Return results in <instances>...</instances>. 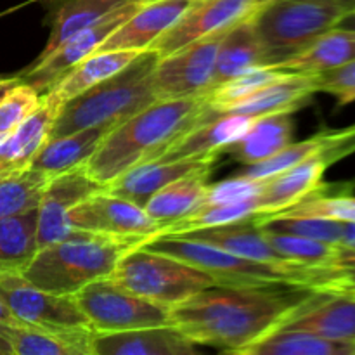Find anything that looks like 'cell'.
<instances>
[{
  "mask_svg": "<svg viewBox=\"0 0 355 355\" xmlns=\"http://www.w3.org/2000/svg\"><path fill=\"white\" fill-rule=\"evenodd\" d=\"M318 290L293 283L215 284L170 311V324L198 345L241 354L307 302Z\"/></svg>",
  "mask_w": 355,
  "mask_h": 355,
  "instance_id": "1",
  "label": "cell"
},
{
  "mask_svg": "<svg viewBox=\"0 0 355 355\" xmlns=\"http://www.w3.org/2000/svg\"><path fill=\"white\" fill-rule=\"evenodd\" d=\"M205 96L155 101L118 123L96 149L85 168L106 186L127 170L162 158L184 134L205 121Z\"/></svg>",
  "mask_w": 355,
  "mask_h": 355,
  "instance_id": "2",
  "label": "cell"
},
{
  "mask_svg": "<svg viewBox=\"0 0 355 355\" xmlns=\"http://www.w3.org/2000/svg\"><path fill=\"white\" fill-rule=\"evenodd\" d=\"M144 243L148 239L118 238L75 229L68 238L38 248L21 274L45 291L75 295L89 283L110 277L116 263Z\"/></svg>",
  "mask_w": 355,
  "mask_h": 355,
  "instance_id": "3",
  "label": "cell"
},
{
  "mask_svg": "<svg viewBox=\"0 0 355 355\" xmlns=\"http://www.w3.org/2000/svg\"><path fill=\"white\" fill-rule=\"evenodd\" d=\"M158 59V54L148 49L116 75L64 101L51 139L94 125H118L158 101L153 89V73Z\"/></svg>",
  "mask_w": 355,
  "mask_h": 355,
  "instance_id": "4",
  "label": "cell"
},
{
  "mask_svg": "<svg viewBox=\"0 0 355 355\" xmlns=\"http://www.w3.org/2000/svg\"><path fill=\"white\" fill-rule=\"evenodd\" d=\"M347 10L335 0H269L252 17L267 66L300 54Z\"/></svg>",
  "mask_w": 355,
  "mask_h": 355,
  "instance_id": "5",
  "label": "cell"
},
{
  "mask_svg": "<svg viewBox=\"0 0 355 355\" xmlns=\"http://www.w3.org/2000/svg\"><path fill=\"white\" fill-rule=\"evenodd\" d=\"M110 277L125 290L168 309L189 300L205 288L222 284L200 267L144 246L130 250Z\"/></svg>",
  "mask_w": 355,
  "mask_h": 355,
  "instance_id": "6",
  "label": "cell"
},
{
  "mask_svg": "<svg viewBox=\"0 0 355 355\" xmlns=\"http://www.w3.org/2000/svg\"><path fill=\"white\" fill-rule=\"evenodd\" d=\"M75 298L94 333L170 324L172 309L125 290L111 277L89 283L76 291Z\"/></svg>",
  "mask_w": 355,
  "mask_h": 355,
  "instance_id": "7",
  "label": "cell"
},
{
  "mask_svg": "<svg viewBox=\"0 0 355 355\" xmlns=\"http://www.w3.org/2000/svg\"><path fill=\"white\" fill-rule=\"evenodd\" d=\"M224 33L208 35L173 54L159 58L153 73L156 99H186L207 94L214 85L215 61Z\"/></svg>",
  "mask_w": 355,
  "mask_h": 355,
  "instance_id": "8",
  "label": "cell"
},
{
  "mask_svg": "<svg viewBox=\"0 0 355 355\" xmlns=\"http://www.w3.org/2000/svg\"><path fill=\"white\" fill-rule=\"evenodd\" d=\"M0 297L9 311L26 324L55 329L90 328L75 295L42 290L16 270H0Z\"/></svg>",
  "mask_w": 355,
  "mask_h": 355,
  "instance_id": "9",
  "label": "cell"
},
{
  "mask_svg": "<svg viewBox=\"0 0 355 355\" xmlns=\"http://www.w3.org/2000/svg\"><path fill=\"white\" fill-rule=\"evenodd\" d=\"M68 224L94 234L144 238L148 241L162 231V225L153 220L141 205L116 196L106 187L73 207L68 214Z\"/></svg>",
  "mask_w": 355,
  "mask_h": 355,
  "instance_id": "10",
  "label": "cell"
},
{
  "mask_svg": "<svg viewBox=\"0 0 355 355\" xmlns=\"http://www.w3.org/2000/svg\"><path fill=\"white\" fill-rule=\"evenodd\" d=\"M141 3L142 2L139 0H128V2L121 3L120 7L106 14L103 19L97 21L94 26L87 28L82 33L64 42L47 59L35 62L30 69L21 73L19 80L33 87L40 96L51 92L76 64L94 54L99 45L141 7Z\"/></svg>",
  "mask_w": 355,
  "mask_h": 355,
  "instance_id": "11",
  "label": "cell"
},
{
  "mask_svg": "<svg viewBox=\"0 0 355 355\" xmlns=\"http://www.w3.org/2000/svg\"><path fill=\"white\" fill-rule=\"evenodd\" d=\"M266 2L269 0H194L179 21L153 42L149 49L158 58H165L200 38L227 31L250 19Z\"/></svg>",
  "mask_w": 355,
  "mask_h": 355,
  "instance_id": "12",
  "label": "cell"
},
{
  "mask_svg": "<svg viewBox=\"0 0 355 355\" xmlns=\"http://www.w3.org/2000/svg\"><path fill=\"white\" fill-rule=\"evenodd\" d=\"M103 187L106 186L94 180L87 172L85 165H78L51 177L45 184L37 207L38 248L68 238L75 231L68 224L69 210Z\"/></svg>",
  "mask_w": 355,
  "mask_h": 355,
  "instance_id": "13",
  "label": "cell"
},
{
  "mask_svg": "<svg viewBox=\"0 0 355 355\" xmlns=\"http://www.w3.org/2000/svg\"><path fill=\"white\" fill-rule=\"evenodd\" d=\"M61 106L62 101L52 90L42 94L37 110L0 141V177L19 175L30 170L35 156L51 139Z\"/></svg>",
  "mask_w": 355,
  "mask_h": 355,
  "instance_id": "14",
  "label": "cell"
},
{
  "mask_svg": "<svg viewBox=\"0 0 355 355\" xmlns=\"http://www.w3.org/2000/svg\"><path fill=\"white\" fill-rule=\"evenodd\" d=\"M355 343V295L318 291L279 326Z\"/></svg>",
  "mask_w": 355,
  "mask_h": 355,
  "instance_id": "15",
  "label": "cell"
},
{
  "mask_svg": "<svg viewBox=\"0 0 355 355\" xmlns=\"http://www.w3.org/2000/svg\"><path fill=\"white\" fill-rule=\"evenodd\" d=\"M200 345L173 324L94 333V355H194Z\"/></svg>",
  "mask_w": 355,
  "mask_h": 355,
  "instance_id": "16",
  "label": "cell"
},
{
  "mask_svg": "<svg viewBox=\"0 0 355 355\" xmlns=\"http://www.w3.org/2000/svg\"><path fill=\"white\" fill-rule=\"evenodd\" d=\"M194 0H146L137 10L116 28L97 51H148Z\"/></svg>",
  "mask_w": 355,
  "mask_h": 355,
  "instance_id": "17",
  "label": "cell"
},
{
  "mask_svg": "<svg viewBox=\"0 0 355 355\" xmlns=\"http://www.w3.org/2000/svg\"><path fill=\"white\" fill-rule=\"evenodd\" d=\"M217 156H205V158H182L165 162V159H156V162L142 163V165L134 166L127 170L106 184V189L116 196L127 198L134 203L144 205L148 203L149 198L158 193L162 187L168 186L170 182L189 173L201 172V170H211Z\"/></svg>",
  "mask_w": 355,
  "mask_h": 355,
  "instance_id": "18",
  "label": "cell"
},
{
  "mask_svg": "<svg viewBox=\"0 0 355 355\" xmlns=\"http://www.w3.org/2000/svg\"><path fill=\"white\" fill-rule=\"evenodd\" d=\"M9 355H94V329H55L23 324L3 326Z\"/></svg>",
  "mask_w": 355,
  "mask_h": 355,
  "instance_id": "19",
  "label": "cell"
},
{
  "mask_svg": "<svg viewBox=\"0 0 355 355\" xmlns=\"http://www.w3.org/2000/svg\"><path fill=\"white\" fill-rule=\"evenodd\" d=\"M255 118L245 114L225 113L211 116L184 134L159 159L172 162L182 158H205L218 156L231 142L241 137Z\"/></svg>",
  "mask_w": 355,
  "mask_h": 355,
  "instance_id": "20",
  "label": "cell"
},
{
  "mask_svg": "<svg viewBox=\"0 0 355 355\" xmlns=\"http://www.w3.org/2000/svg\"><path fill=\"white\" fill-rule=\"evenodd\" d=\"M315 92H318L315 75L293 73V75L284 76V78L257 90L252 96L231 104L218 114L234 113L257 118L274 113H293V111L300 110Z\"/></svg>",
  "mask_w": 355,
  "mask_h": 355,
  "instance_id": "21",
  "label": "cell"
},
{
  "mask_svg": "<svg viewBox=\"0 0 355 355\" xmlns=\"http://www.w3.org/2000/svg\"><path fill=\"white\" fill-rule=\"evenodd\" d=\"M175 236H186V238L198 239V241L210 243V245L218 246V248L243 257V259L274 263V266H293L267 241L262 229L255 224L253 217L241 222H234V224L196 229V231L182 232V234Z\"/></svg>",
  "mask_w": 355,
  "mask_h": 355,
  "instance_id": "22",
  "label": "cell"
},
{
  "mask_svg": "<svg viewBox=\"0 0 355 355\" xmlns=\"http://www.w3.org/2000/svg\"><path fill=\"white\" fill-rule=\"evenodd\" d=\"M116 125H94V127L82 128L61 137L49 139L44 148L38 151L31 163L30 170L45 173L47 177L59 175V173L71 170L78 165H85L90 156L96 153L103 139L110 134Z\"/></svg>",
  "mask_w": 355,
  "mask_h": 355,
  "instance_id": "23",
  "label": "cell"
},
{
  "mask_svg": "<svg viewBox=\"0 0 355 355\" xmlns=\"http://www.w3.org/2000/svg\"><path fill=\"white\" fill-rule=\"evenodd\" d=\"M293 141L291 113H274L257 116L252 127L239 139L227 146L224 153L231 155L243 165L263 162Z\"/></svg>",
  "mask_w": 355,
  "mask_h": 355,
  "instance_id": "24",
  "label": "cell"
},
{
  "mask_svg": "<svg viewBox=\"0 0 355 355\" xmlns=\"http://www.w3.org/2000/svg\"><path fill=\"white\" fill-rule=\"evenodd\" d=\"M210 172L211 170H201V172L189 173L162 187L144 205L146 214L162 225V231L166 225L193 214L205 203Z\"/></svg>",
  "mask_w": 355,
  "mask_h": 355,
  "instance_id": "25",
  "label": "cell"
},
{
  "mask_svg": "<svg viewBox=\"0 0 355 355\" xmlns=\"http://www.w3.org/2000/svg\"><path fill=\"white\" fill-rule=\"evenodd\" d=\"M260 66H267L266 52L253 30L252 17H250V19L229 28L222 37L217 61H215L211 89L218 83L227 82L248 69L260 68Z\"/></svg>",
  "mask_w": 355,
  "mask_h": 355,
  "instance_id": "26",
  "label": "cell"
},
{
  "mask_svg": "<svg viewBox=\"0 0 355 355\" xmlns=\"http://www.w3.org/2000/svg\"><path fill=\"white\" fill-rule=\"evenodd\" d=\"M355 59V31L331 28L315 38L305 51L281 62V68L302 75H319L352 62Z\"/></svg>",
  "mask_w": 355,
  "mask_h": 355,
  "instance_id": "27",
  "label": "cell"
},
{
  "mask_svg": "<svg viewBox=\"0 0 355 355\" xmlns=\"http://www.w3.org/2000/svg\"><path fill=\"white\" fill-rule=\"evenodd\" d=\"M239 355H355V343L324 338L302 329L276 328Z\"/></svg>",
  "mask_w": 355,
  "mask_h": 355,
  "instance_id": "28",
  "label": "cell"
},
{
  "mask_svg": "<svg viewBox=\"0 0 355 355\" xmlns=\"http://www.w3.org/2000/svg\"><path fill=\"white\" fill-rule=\"evenodd\" d=\"M37 208L0 218V270L23 272L38 252Z\"/></svg>",
  "mask_w": 355,
  "mask_h": 355,
  "instance_id": "29",
  "label": "cell"
},
{
  "mask_svg": "<svg viewBox=\"0 0 355 355\" xmlns=\"http://www.w3.org/2000/svg\"><path fill=\"white\" fill-rule=\"evenodd\" d=\"M139 54H141L139 51H96L89 58L83 59L80 64H76L52 89V92L64 103V101L89 90L90 87L97 85L103 80L116 75L118 71L127 68Z\"/></svg>",
  "mask_w": 355,
  "mask_h": 355,
  "instance_id": "30",
  "label": "cell"
},
{
  "mask_svg": "<svg viewBox=\"0 0 355 355\" xmlns=\"http://www.w3.org/2000/svg\"><path fill=\"white\" fill-rule=\"evenodd\" d=\"M125 2L128 0H66L55 12L51 37L42 54L38 55L37 62L47 59L64 42L94 26L97 21Z\"/></svg>",
  "mask_w": 355,
  "mask_h": 355,
  "instance_id": "31",
  "label": "cell"
},
{
  "mask_svg": "<svg viewBox=\"0 0 355 355\" xmlns=\"http://www.w3.org/2000/svg\"><path fill=\"white\" fill-rule=\"evenodd\" d=\"M288 75H293V73L281 68L279 64H270L248 69V71L241 73V75L234 76V78L227 80V82L218 83L214 89L208 90L207 94H203L208 104L205 120L215 116V114L224 111L231 104L252 96L257 90L263 89V87L270 85V83L277 82V80L284 78Z\"/></svg>",
  "mask_w": 355,
  "mask_h": 355,
  "instance_id": "32",
  "label": "cell"
},
{
  "mask_svg": "<svg viewBox=\"0 0 355 355\" xmlns=\"http://www.w3.org/2000/svg\"><path fill=\"white\" fill-rule=\"evenodd\" d=\"M260 229L274 250H277L288 262L307 267H335L345 263L340 245L304 238L290 232L272 231L266 227Z\"/></svg>",
  "mask_w": 355,
  "mask_h": 355,
  "instance_id": "33",
  "label": "cell"
},
{
  "mask_svg": "<svg viewBox=\"0 0 355 355\" xmlns=\"http://www.w3.org/2000/svg\"><path fill=\"white\" fill-rule=\"evenodd\" d=\"M259 215V207H257L255 196L248 200L236 201V203H214V205H201L193 214L186 215L180 220L163 227L158 236H175L182 232L196 231V229L205 227H217V225L234 224V222L246 220Z\"/></svg>",
  "mask_w": 355,
  "mask_h": 355,
  "instance_id": "34",
  "label": "cell"
},
{
  "mask_svg": "<svg viewBox=\"0 0 355 355\" xmlns=\"http://www.w3.org/2000/svg\"><path fill=\"white\" fill-rule=\"evenodd\" d=\"M272 215L286 217H318L338 222H355V196L349 189H338L331 193L328 186L322 184L319 189L305 196L291 208Z\"/></svg>",
  "mask_w": 355,
  "mask_h": 355,
  "instance_id": "35",
  "label": "cell"
},
{
  "mask_svg": "<svg viewBox=\"0 0 355 355\" xmlns=\"http://www.w3.org/2000/svg\"><path fill=\"white\" fill-rule=\"evenodd\" d=\"M335 134L336 132H321V134L314 135L311 139H305L302 142H297V144L291 142L286 148L281 149L279 153H276L270 158L263 159V162L245 165V168L239 170L236 175L248 177V179L253 180L269 179V177L284 172V170L291 168L293 165L300 163L302 159L309 158V156L315 155L318 151L324 149L326 146L331 144L333 139H335Z\"/></svg>",
  "mask_w": 355,
  "mask_h": 355,
  "instance_id": "36",
  "label": "cell"
},
{
  "mask_svg": "<svg viewBox=\"0 0 355 355\" xmlns=\"http://www.w3.org/2000/svg\"><path fill=\"white\" fill-rule=\"evenodd\" d=\"M49 179L51 177L37 170L0 177V218L37 208Z\"/></svg>",
  "mask_w": 355,
  "mask_h": 355,
  "instance_id": "37",
  "label": "cell"
},
{
  "mask_svg": "<svg viewBox=\"0 0 355 355\" xmlns=\"http://www.w3.org/2000/svg\"><path fill=\"white\" fill-rule=\"evenodd\" d=\"M253 220L259 227L272 229V231L290 232V234L319 239L333 245H342L343 241L345 222L318 217H286V215H255Z\"/></svg>",
  "mask_w": 355,
  "mask_h": 355,
  "instance_id": "38",
  "label": "cell"
},
{
  "mask_svg": "<svg viewBox=\"0 0 355 355\" xmlns=\"http://www.w3.org/2000/svg\"><path fill=\"white\" fill-rule=\"evenodd\" d=\"M42 96L28 83L19 82L0 101V141L6 139L24 118L37 110Z\"/></svg>",
  "mask_w": 355,
  "mask_h": 355,
  "instance_id": "39",
  "label": "cell"
},
{
  "mask_svg": "<svg viewBox=\"0 0 355 355\" xmlns=\"http://www.w3.org/2000/svg\"><path fill=\"white\" fill-rule=\"evenodd\" d=\"M318 92H326L338 101L340 106L355 101V59L352 62L315 75Z\"/></svg>",
  "mask_w": 355,
  "mask_h": 355,
  "instance_id": "40",
  "label": "cell"
},
{
  "mask_svg": "<svg viewBox=\"0 0 355 355\" xmlns=\"http://www.w3.org/2000/svg\"><path fill=\"white\" fill-rule=\"evenodd\" d=\"M266 179L263 180H253L248 177L234 175L231 179H225L222 182L208 186L207 196H205V203L208 205H220V203H236V201L248 200L259 194L262 189ZM203 203V205H205Z\"/></svg>",
  "mask_w": 355,
  "mask_h": 355,
  "instance_id": "41",
  "label": "cell"
},
{
  "mask_svg": "<svg viewBox=\"0 0 355 355\" xmlns=\"http://www.w3.org/2000/svg\"><path fill=\"white\" fill-rule=\"evenodd\" d=\"M19 324H23V321H19V319L9 311V307L3 304L2 297H0V355H9V347H7L6 338H3L2 335V328L3 326H19Z\"/></svg>",
  "mask_w": 355,
  "mask_h": 355,
  "instance_id": "42",
  "label": "cell"
},
{
  "mask_svg": "<svg viewBox=\"0 0 355 355\" xmlns=\"http://www.w3.org/2000/svg\"><path fill=\"white\" fill-rule=\"evenodd\" d=\"M335 28H338V30L355 31V9L347 10V12L340 17L338 23L335 24Z\"/></svg>",
  "mask_w": 355,
  "mask_h": 355,
  "instance_id": "43",
  "label": "cell"
},
{
  "mask_svg": "<svg viewBox=\"0 0 355 355\" xmlns=\"http://www.w3.org/2000/svg\"><path fill=\"white\" fill-rule=\"evenodd\" d=\"M19 82V76H14V78H0V101H2Z\"/></svg>",
  "mask_w": 355,
  "mask_h": 355,
  "instance_id": "44",
  "label": "cell"
},
{
  "mask_svg": "<svg viewBox=\"0 0 355 355\" xmlns=\"http://www.w3.org/2000/svg\"><path fill=\"white\" fill-rule=\"evenodd\" d=\"M342 257L343 262H347V260H355V246H350V248L342 246Z\"/></svg>",
  "mask_w": 355,
  "mask_h": 355,
  "instance_id": "45",
  "label": "cell"
},
{
  "mask_svg": "<svg viewBox=\"0 0 355 355\" xmlns=\"http://www.w3.org/2000/svg\"><path fill=\"white\" fill-rule=\"evenodd\" d=\"M335 2H338L345 10L355 9V0H335Z\"/></svg>",
  "mask_w": 355,
  "mask_h": 355,
  "instance_id": "46",
  "label": "cell"
},
{
  "mask_svg": "<svg viewBox=\"0 0 355 355\" xmlns=\"http://www.w3.org/2000/svg\"><path fill=\"white\" fill-rule=\"evenodd\" d=\"M139 2H146V0H139Z\"/></svg>",
  "mask_w": 355,
  "mask_h": 355,
  "instance_id": "47",
  "label": "cell"
}]
</instances>
